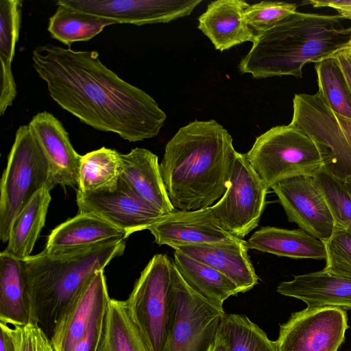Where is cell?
Returning a JSON list of instances; mask_svg holds the SVG:
<instances>
[{
	"label": "cell",
	"instance_id": "cell-1",
	"mask_svg": "<svg viewBox=\"0 0 351 351\" xmlns=\"http://www.w3.org/2000/svg\"><path fill=\"white\" fill-rule=\"evenodd\" d=\"M32 59L50 97L81 122L130 142L153 138L163 126L167 115L153 97L106 67L97 51L47 44Z\"/></svg>",
	"mask_w": 351,
	"mask_h": 351
},
{
	"label": "cell",
	"instance_id": "cell-2",
	"mask_svg": "<svg viewBox=\"0 0 351 351\" xmlns=\"http://www.w3.org/2000/svg\"><path fill=\"white\" fill-rule=\"evenodd\" d=\"M236 152L215 120L191 122L166 144L160 164L171 204L181 210L208 208L226 191Z\"/></svg>",
	"mask_w": 351,
	"mask_h": 351
},
{
	"label": "cell",
	"instance_id": "cell-3",
	"mask_svg": "<svg viewBox=\"0 0 351 351\" xmlns=\"http://www.w3.org/2000/svg\"><path fill=\"white\" fill-rule=\"evenodd\" d=\"M338 14L297 11L256 36L253 45L239 65L242 73L254 78L302 77L306 63L329 56L351 38V25L343 26Z\"/></svg>",
	"mask_w": 351,
	"mask_h": 351
},
{
	"label": "cell",
	"instance_id": "cell-4",
	"mask_svg": "<svg viewBox=\"0 0 351 351\" xmlns=\"http://www.w3.org/2000/svg\"><path fill=\"white\" fill-rule=\"evenodd\" d=\"M125 239L111 241L75 252L52 256L43 250L23 260L27 279L30 322L52 337L69 306L88 280L117 256Z\"/></svg>",
	"mask_w": 351,
	"mask_h": 351
},
{
	"label": "cell",
	"instance_id": "cell-5",
	"mask_svg": "<svg viewBox=\"0 0 351 351\" xmlns=\"http://www.w3.org/2000/svg\"><path fill=\"white\" fill-rule=\"evenodd\" d=\"M171 263L166 254L154 255L125 300L148 351H166L170 340L174 315Z\"/></svg>",
	"mask_w": 351,
	"mask_h": 351
},
{
	"label": "cell",
	"instance_id": "cell-6",
	"mask_svg": "<svg viewBox=\"0 0 351 351\" xmlns=\"http://www.w3.org/2000/svg\"><path fill=\"white\" fill-rule=\"evenodd\" d=\"M53 184L47 159L28 125L17 129L0 182V239L8 242L13 221L34 195Z\"/></svg>",
	"mask_w": 351,
	"mask_h": 351
},
{
	"label": "cell",
	"instance_id": "cell-7",
	"mask_svg": "<svg viewBox=\"0 0 351 351\" xmlns=\"http://www.w3.org/2000/svg\"><path fill=\"white\" fill-rule=\"evenodd\" d=\"M246 155L268 189L290 178L315 176L324 168L315 142L290 124L273 127L258 136Z\"/></svg>",
	"mask_w": 351,
	"mask_h": 351
},
{
	"label": "cell",
	"instance_id": "cell-8",
	"mask_svg": "<svg viewBox=\"0 0 351 351\" xmlns=\"http://www.w3.org/2000/svg\"><path fill=\"white\" fill-rule=\"evenodd\" d=\"M316 144L323 170L340 182L351 180V119L332 110L319 92L295 94L289 123Z\"/></svg>",
	"mask_w": 351,
	"mask_h": 351
},
{
	"label": "cell",
	"instance_id": "cell-9",
	"mask_svg": "<svg viewBox=\"0 0 351 351\" xmlns=\"http://www.w3.org/2000/svg\"><path fill=\"white\" fill-rule=\"evenodd\" d=\"M174 315L166 351H210L226 314L191 288L171 263Z\"/></svg>",
	"mask_w": 351,
	"mask_h": 351
},
{
	"label": "cell",
	"instance_id": "cell-10",
	"mask_svg": "<svg viewBox=\"0 0 351 351\" xmlns=\"http://www.w3.org/2000/svg\"><path fill=\"white\" fill-rule=\"evenodd\" d=\"M268 189L246 154L236 152L226 191L210 207L212 215L224 230L243 239L258 224Z\"/></svg>",
	"mask_w": 351,
	"mask_h": 351
},
{
	"label": "cell",
	"instance_id": "cell-11",
	"mask_svg": "<svg viewBox=\"0 0 351 351\" xmlns=\"http://www.w3.org/2000/svg\"><path fill=\"white\" fill-rule=\"evenodd\" d=\"M348 328L344 310L305 308L280 326L277 351H337Z\"/></svg>",
	"mask_w": 351,
	"mask_h": 351
},
{
	"label": "cell",
	"instance_id": "cell-12",
	"mask_svg": "<svg viewBox=\"0 0 351 351\" xmlns=\"http://www.w3.org/2000/svg\"><path fill=\"white\" fill-rule=\"evenodd\" d=\"M288 220L322 241L332 234L335 221L315 176H300L280 181L271 188Z\"/></svg>",
	"mask_w": 351,
	"mask_h": 351
},
{
	"label": "cell",
	"instance_id": "cell-13",
	"mask_svg": "<svg viewBox=\"0 0 351 351\" xmlns=\"http://www.w3.org/2000/svg\"><path fill=\"white\" fill-rule=\"evenodd\" d=\"M202 0H60L69 8L136 25L169 23L189 16Z\"/></svg>",
	"mask_w": 351,
	"mask_h": 351
},
{
	"label": "cell",
	"instance_id": "cell-14",
	"mask_svg": "<svg viewBox=\"0 0 351 351\" xmlns=\"http://www.w3.org/2000/svg\"><path fill=\"white\" fill-rule=\"evenodd\" d=\"M79 213H96L128 235L148 228L163 215L119 179L111 192L76 193Z\"/></svg>",
	"mask_w": 351,
	"mask_h": 351
},
{
	"label": "cell",
	"instance_id": "cell-15",
	"mask_svg": "<svg viewBox=\"0 0 351 351\" xmlns=\"http://www.w3.org/2000/svg\"><path fill=\"white\" fill-rule=\"evenodd\" d=\"M148 230L155 242L176 249L200 244L241 243L245 241L224 230L213 217L210 207L181 210L163 215Z\"/></svg>",
	"mask_w": 351,
	"mask_h": 351
},
{
	"label": "cell",
	"instance_id": "cell-16",
	"mask_svg": "<svg viewBox=\"0 0 351 351\" xmlns=\"http://www.w3.org/2000/svg\"><path fill=\"white\" fill-rule=\"evenodd\" d=\"M28 125L47 159L54 186L78 187L82 156L74 149L62 123L44 111L34 115Z\"/></svg>",
	"mask_w": 351,
	"mask_h": 351
},
{
	"label": "cell",
	"instance_id": "cell-17",
	"mask_svg": "<svg viewBox=\"0 0 351 351\" xmlns=\"http://www.w3.org/2000/svg\"><path fill=\"white\" fill-rule=\"evenodd\" d=\"M128 234L94 213L78 215L55 228L49 235L45 252L70 254L111 241L125 239Z\"/></svg>",
	"mask_w": 351,
	"mask_h": 351
},
{
	"label": "cell",
	"instance_id": "cell-18",
	"mask_svg": "<svg viewBox=\"0 0 351 351\" xmlns=\"http://www.w3.org/2000/svg\"><path fill=\"white\" fill-rule=\"evenodd\" d=\"M276 291L282 295L302 300L309 311L351 309V279L324 269L295 276L291 280L280 282Z\"/></svg>",
	"mask_w": 351,
	"mask_h": 351
},
{
	"label": "cell",
	"instance_id": "cell-19",
	"mask_svg": "<svg viewBox=\"0 0 351 351\" xmlns=\"http://www.w3.org/2000/svg\"><path fill=\"white\" fill-rule=\"evenodd\" d=\"M120 179L133 193L164 215L176 210L169 197L156 154L136 147L120 154Z\"/></svg>",
	"mask_w": 351,
	"mask_h": 351
},
{
	"label": "cell",
	"instance_id": "cell-20",
	"mask_svg": "<svg viewBox=\"0 0 351 351\" xmlns=\"http://www.w3.org/2000/svg\"><path fill=\"white\" fill-rule=\"evenodd\" d=\"M104 270L96 272L73 300L50 341L55 351H72L84 336L101 300L109 295Z\"/></svg>",
	"mask_w": 351,
	"mask_h": 351
},
{
	"label": "cell",
	"instance_id": "cell-21",
	"mask_svg": "<svg viewBox=\"0 0 351 351\" xmlns=\"http://www.w3.org/2000/svg\"><path fill=\"white\" fill-rule=\"evenodd\" d=\"M249 5L243 0L212 1L198 18L197 27L221 51L246 41L253 43L255 35L245 19Z\"/></svg>",
	"mask_w": 351,
	"mask_h": 351
},
{
	"label": "cell",
	"instance_id": "cell-22",
	"mask_svg": "<svg viewBox=\"0 0 351 351\" xmlns=\"http://www.w3.org/2000/svg\"><path fill=\"white\" fill-rule=\"evenodd\" d=\"M178 250L217 270L239 289H252L258 277L247 254L246 241L241 243L200 244L178 247Z\"/></svg>",
	"mask_w": 351,
	"mask_h": 351
},
{
	"label": "cell",
	"instance_id": "cell-23",
	"mask_svg": "<svg viewBox=\"0 0 351 351\" xmlns=\"http://www.w3.org/2000/svg\"><path fill=\"white\" fill-rule=\"evenodd\" d=\"M0 322L13 326L30 322L29 287L23 260L0 254Z\"/></svg>",
	"mask_w": 351,
	"mask_h": 351
},
{
	"label": "cell",
	"instance_id": "cell-24",
	"mask_svg": "<svg viewBox=\"0 0 351 351\" xmlns=\"http://www.w3.org/2000/svg\"><path fill=\"white\" fill-rule=\"evenodd\" d=\"M248 250H256L278 256L326 260L324 242L302 229L265 226L256 230L246 241Z\"/></svg>",
	"mask_w": 351,
	"mask_h": 351
},
{
	"label": "cell",
	"instance_id": "cell-25",
	"mask_svg": "<svg viewBox=\"0 0 351 351\" xmlns=\"http://www.w3.org/2000/svg\"><path fill=\"white\" fill-rule=\"evenodd\" d=\"M50 189L45 186L36 192L19 213L12 225L5 251L24 260L29 256L45 226L51 202Z\"/></svg>",
	"mask_w": 351,
	"mask_h": 351
},
{
	"label": "cell",
	"instance_id": "cell-26",
	"mask_svg": "<svg viewBox=\"0 0 351 351\" xmlns=\"http://www.w3.org/2000/svg\"><path fill=\"white\" fill-rule=\"evenodd\" d=\"M173 263L186 282L215 304L223 307L230 296L241 293L238 287L214 268L175 250Z\"/></svg>",
	"mask_w": 351,
	"mask_h": 351
},
{
	"label": "cell",
	"instance_id": "cell-27",
	"mask_svg": "<svg viewBox=\"0 0 351 351\" xmlns=\"http://www.w3.org/2000/svg\"><path fill=\"white\" fill-rule=\"evenodd\" d=\"M120 154L115 149L102 147L82 156L77 193L114 191L120 179Z\"/></svg>",
	"mask_w": 351,
	"mask_h": 351
},
{
	"label": "cell",
	"instance_id": "cell-28",
	"mask_svg": "<svg viewBox=\"0 0 351 351\" xmlns=\"http://www.w3.org/2000/svg\"><path fill=\"white\" fill-rule=\"evenodd\" d=\"M97 351H148L125 301L110 299Z\"/></svg>",
	"mask_w": 351,
	"mask_h": 351
},
{
	"label": "cell",
	"instance_id": "cell-29",
	"mask_svg": "<svg viewBox=\"0 0 351 351\" xmlns=\"http://www.w3.org/2000/svg\"><path fill=\"white\" fill-rule=\"evenodd\" d=\"M56 5V10L49 19L47 29L53 38L69 48L73 43L90 40L104 27L117 24L111 19Z\"/></svg>",
	"mask_w": 351,
	"mask_h": 351
},
{
	"label": "cell",
	"instance_id": "cell-30",
	"mask_svg": "<svg viewBox=\"0 0 351 351\" xmlns=\"http://www.w3.org/2000/svg\"><path fill=\"white\" fill-rule=\"evenodd\" d=\"M219 332L229 351H277L276 341L245 315L226 313Z\"/></svg>",
	"mask_w": 351,
	"mask_h": 351
},
{
	"label": "cell",
	"instance_id": "cell-31",
	"mask_svg": "<svg viewBox=\"0 0 351 351\" xmlns=\"http://www.w3.org/2000/svg\"><path fill=\"white\" fill-rule=\"evenodd\" d=\"M318 91L335 112L351 119V93L343 75L331 58L315 63Z\"/></svg>",
	"mask_w": 351,
	"mask_h": 351
},
{
	"label": "cell",
	"instance_id": "cell-32",
	"mask_svg": "<svg viewBox=\"0 0 351 351\" xmlns=\"http://www.w3.org/2000/svg\"><path fill=\"white\" fill-rule=\"evenodd\" d=\"M23 1H0V61L12 63L21 25Z\"/></svg>",
	"mask_w": 351,
	"mask_h": 351
},
{
	"label": "cell",
	"instance_id": "cell-33",
	"mask_svg": "<svg viewBox=\"0 0 351 351\" xmlns=\"http://www.w3.org/2000/svg\"><path fill=\"white\" fill-rule=\"evenodd\" d=\"M297 8L296 3L264 1L250 5L245 19L256 37L294 14Z\"/></svg>",
	"mask_w": 351,
	"mask_h": 351
},
{
	"label": "cell",
	"instance_id": "cell-34",
	"mask_svg": "<svg viewBox=\"0 0 351 351\" xmlns=\"http://www.w3.org/2000/svg\"><path fill=\"white\" fill-rule=\"evenodd\" d=\"M315 177L331 210L335 226L351 233V197L341 182L324 171Z\"/></svg>",
	"mask_w": 351,
	"mask_h": 351
},
{
	"label": "cell",
	"instance_id": "cell-35",
	"mask_svg": "<svg viewBox=\"0 0 351 351\" xmlns=\"http://www.w3.org/2000/svg\"><path fill=\"white\" fill-rule=\"evenodd\" d=\"M323 242L326 250L324 269L351 279V233L335 226L331 237Z\"/></svg>",
	"mask_w": 351,
	"mask_h": 351
},
{
	"label": "cell",
	"instance_id": "cell-36",
	"mask_svg": "<svg viewBox=\"0 0 351 351\" xmlns=\"http://www.w3.org/2000/svg\"><path fill=\"white\" fill-rule=\"evenodd\" d=\"M16 351H55L49 337L36 323L23 326H8Z\"/></svg>",
	"mask_w": 351,
	"mask_h": 351
},
{
	"label": "cell",
	"instance_id": "cell-37",
	"mask_svg": "<svg viewBox=\"0 0 351 351\" xmlns=\"http://www.w3.org/2000/svg\"><path fill=\"white\" fill-rule=\"evenodd\" d=\"M110 298L107 295L97 305L84 336L72 351H97L103 332L107 306Z\"/></svg>",
	"mask_w": 351,
	"mask_h": 351
},
{
	"label": "cell",
	"instance_id": "cell-38",
	"mask_svg": "<svg viewBox=\"0 0 351 351\" xmlns=\"http://www.w3.org/2000/svg\"><path fill=\"white\" fill-rule=\"evenodd\" d=\"M0 114L3 116L16 97V84L12 71V64L0 61Z\"/></svg>",
	"mask_w": 351,
	"mask_h": 351
},
{
	"label": "cell",
	"instance_id": "cell-39",
	"mask_svg": "<svg viewBox=\"0 0 351 351\" xmlns=\"http://www.w3.org/2000/svg\"><path fill=\"white\" fill-rule=\"evenodd\" d=\"M313 8H331L342 19L351 20V0H310L305 2Z\"/></svg>",
	"mask_w": 351,
	"mask_h": 351
},
{
	"label": "cell",
	"instance_id": "cell-40",
	"mask_svg": "<svg viewBox=\"0 0 351 351\" xmlns=\"http://www.w3.org/2000/svg\"><path fill=\"white\" fill-rule=\"evenodd\" d=\"M328 58L334 59L337 64L351 93V55L345 51L337 50L325 58Z\"/></svg>",
	"mask_w": 351,
	"mask_h": 351
},
{
	"label": "cell",
	"instance_id": "cell-41",
	"mask_svg": "<svg viewBox=\"0 0 351 351\" xmlns=\"http://www.w3.org/2000/svg\"><path fill=\"white\" fill-rule=\"evenodd\" d=\"M0 351H16L14 341L8 330V325L0 322Z\"/></svg>",
	"mask_w": 351,
	"mask_h": 351
},
{
	"label": "cell",
	"instance_id": "cell-42",
	"mask_svg": "<svg viewBox=\"0 0 351 351\" xmlns=\"http://www.w3.org/2000/svg\"><path fill=\"white\" fill-rule=\"evenodd\" d=\"M210 351H229L228 345L219 331Z\"/></svg>",
	"mask_w": 351,
	"mask_h": 351
},
{
	"label": "cell",
	"instance_id": "cell-43",
	"mask_svg": "<svg viewBox=\"0 0 351 351\" xmlns=\"http://www.w3.org/2000/svg\"><path fill=\"white\" fill-rule=\"evenodd\" d=\"M338 50L345 51L351 55V38L350 40Z\"/></svg>",
	"mask_w": 351,
	"mask_h": 351
}]
</instances>
